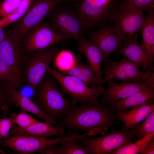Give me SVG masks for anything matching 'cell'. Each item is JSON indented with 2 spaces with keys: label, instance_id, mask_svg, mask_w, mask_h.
Wrapping results in <instances>:
<instances>
[{
  "label": "cell",
  "instance_id": "26",
  "mask_svg": "<svg viewBox=\"0 0 154 154\" xmlns=\"http://www.w3.org/2000/svg\"><path fill=\"white\" fill-rule=\"evenodd\" d=\"M61 144L62 146L58 148V154H90L85 146L76 138L69 139Z\"/></svg>",
  "mask_w": 154,
  "mask_h": 154
},
{
  "label": "cell",
  "instance_id": "4",
  "mask_svg": "<svg viewBox=\"0 0 154 154\" xmlns=\"http://www.w3.org/2000/svg\"><path fill=\"white\" fill-rule=\"evenodd\" d=\"M47 72L56 79L63 93L70 96L72 99V105L78 102L81 104L87 102L98 103V97L106 89L103 86L97 89L90 87L77 77L62 74L50 67Z\"/></svg>",
  "mask_w": 154,
  "mask_h": 154
},
{
  "label": "cell",
  "instance_id": "6",
  "mask_svg": "<svg viewBox=\"0 0 154 154\" xmlns=\"http://www.w3.org/2000/svg\"><path fill=\"white\" fill-rule=\"evenodd\" d=\"M61 1V0H33L24 15L10 25L14 37L21 42L25 34L43 21Z\"/></svg>",
  "mask_w": 154,
  "mask_h": 154
},
{
  "label": "cell",
  "instance_id": "13",
  "mask_svg": "<svg viewBox=\"0 0 154 154\" xmlns=\"http://www.w3.org/2000/svg\"><path fill=\"white\" fill-rule=\"evenodd\" d=\"M81 1L76 10L84 29L112 20L114 11L117 6L115 3L110 2L103 5L91 1Z\"/></svg>",
  "mask_w": 154,
  "mask_h": 154
},
{
  "label": "cell",
  "instance_id": "34",
  "mask_svg": "<svg viewBox=\"0 0 154 154\" xmlns=\"http://www.w3.org/2000/svg\"><path fill=\"white\" fill-rule=\"evenodd\" d=\"M140 154H154V137L151 139L145 145Z\"/></svg>",
  "mask_w": 154,
  "mask_h": 154
},
{
  "label": "cell",
  "instance_id": "18",
  "mask_svg": "<svg viewBox=\"0 0 154 154\" xmlns=\"http://www.w3.org/2000/svg\"><path fill=\"white\" fill-rule=\"evenodd\" d=\"M77 42L78 49L85 56L99 82L102 86L106 84L102 76V64L104 58L102 52L84 36Z\"/></svg>",
  "mask_w": 154,
  "mask_h": 154
},
{
  "label": "cell",
  "instance_id": "25",
  "mask_svg": "<svg viewBox=\"0 0 154 154\" xmlns=\"http://www.w3.org/2000/svg\"><path fill=\"white\" fill-rule=\"evenodd\" d=\"M154 137V132L150 133L137 142L124 145L110 152L109 154H135L142 150L147 143Z\"/></svg>",
  "mask_w": 154,
  "mask_h": 154
},
{
  "label": "cell",
  "instance_id": "11",
  "mask_svg": "<svg viewBox=\"0 0 154 154\" xmlns=\"http://www.w3.org/2000/svg\"><path fill=\"white\" fill-rule=\"evenodd\" d=\"M145 20L143 11L123 3L115 8L112 18L114 28L123 40L138 34Z\"/></svg>",
  "mask_w": 154,
  "mask_h": 154
},
{
  "label": "cell",
  "instance_id": "22",
  "mask_svg": "<svg viewBox=\"0 0 154 154\" xmlns=\"http://www.w3.org/2000/svg\"><path fill=\"white\" fill-rule=\"evenodd\" d=\"M147 10L144 23L141 30L142 41L140 46L147 53L151 61L154 62V8Z\"/></svg>",
  "mask_w": 154,
  "mask_h": 154
},
{
  "label": "cell",
  "instance_id": "16",
  "mask_svg": "<svg viewBox=\"0 0 154 154\" xmlns=\"http://www.w3.org/2000/svg\"><path fill=\"white\" fill-rule=\"evenodd\" d=\"M138 37L137 34L124 40L122 46L116 53L125 56L144 70L152 72L154 70L153 63L139 44Z\"/></svg>",
  "mask_w": 154,
  "mask_h": 154
},
{
  "label": "cell",
  "instance_id": "9",
  "mask_svg": "<svg viewBox=\"0 0 154 154\" xmlns=\"http://www.w3.org/2000/svg\"><path fill=\"white\" fill-rule=\"evenodd\" d=\"M71 38L55 31L48 22L43 21L30 30L21 42L23 52L47 48Z\"/></svg>",
  "mask_w": 154,
  "mask_h": 154
},
{
  "label": "cell",
  "instance_id": "19",
  "mask_svg": "<svg viewBox=\"0 0 154 154\" xmlns=\"http://www.w3.org/2000/svg\"><path fill=\"white\" fill-rule=\"evenodd\" d=\"M64 128L58 125L54 126L50 122H39L25 128H21L13 123L8 137L16 134H23L37 137L47 138L52 136L60 137L64 134Z\"/></svg>",
  "mask_w": 154,
  "mask_h": 154
},
{
  "label": "cell",
  "instance_id": "15",
  "mask_svg": "<svg viewBox=\"0 0 154 154\" xmlns=\"http://www.w3.org/2000/svg\"><path fill=\"white\" fill-rule=\"evenodd\" d=\"M87 39L101 50L104 58L116 53L122 46L124 40L111 26L102 27L93 32Z\"/></svg>",
  "mask_w": 154,
  "mask_h": 154
},
{
  "label": "cell",
  "instance_id": "10",
  "mask_svg": "<svg viewBox=\"0 0 154 154\" xmlns=\"http://www.w3.org/2000/svg\"><path fill=\"white\" fill-rule=\"evenodd\" d=\"M59 5L48 17V22L55 31L69 35L77 42L85 29L80 18L76 10L61 7Z\"/></svg>",
  "mask_w": 154,
  "mask_h": 154
},
{
  "label": "cell",
  "instance_id": "32",
  "mask_svg": "<svg viewBox=\"0 0 154 154\" xmlns=\"http://www.w3.org/2000/svg\"><path fill=\"white\" fill-rule=\"evenodd\" d=\"M13 123L10 117L8 118L3 117L0 118V139L7 138Z\"/></svg>",
  "mask_w": 154,
  "mask_h": 154
},
{
  "label": "cell",
  "instance_id": "14",
  "mask_svg": "<svg viewBox=\"0 0 154 154\" xmlns=\"http://www.w3.org/2000/svg\"><path fill=\"white\" fill-rule=\"evenodd\" d=\"M8 29L5 32L4 39L0 43V58L13 70L21 81L19 70L23 54L21 42L15 38L10 29Z\"/></svg>",
  "mask_w": 154,
  "mask_h": 154
},
{
  "label": "cell",
  "instance_id": "8",
  "mask_svg": "<svg viewBox=\"0 0 154 154\" xmlns=\"http://www.w3.org/2000/svg\"><path fill=\"white\" fill-rule=\"evenodd\" d=\"M112 130L111 133L101 137L86 136L76 139L85 146L90 154H109L115 149L131 143L136 134L135 127L127 129L123 126L120 130Z\"/></svg>",
  "mask_w": 154,
  "mask_h": 154
},
{
  "label": "cell",
  "instance_id": "7",
  "mask_svg": "<svg viewBox=\"0 0 154 154\" xmlns=\"http://www.w3.org/2000/svg\"><path fill=\"white\" fill-rule=\"evenodd\" d=\"M103 61L104 66L102 75L105 82L108 80L124 82L142 81L154 76L153 72L140 70L139 67L124 56L118 61L106 57Z\"/></svg>",
  "mask_w": 154,
  "mask_h": 154
},
{
  "label": "cell",
  "instance_id": "29",
  "mask_svg": "<svg viewBox=\"0 0 154 154\" xmlns=\"http://www.w3.org/2000/svg\"><path fill=\"white\" fill-rule=\"evenodd\" d=\"M26 112L21 109L18 114H12L10 117L13 123L17 124L20 127L25 128L40 122Z\"/></svg>",
  "mask_w": 154,
  "mask_h": 154
},
{
  "label": "cell",
  "instance_id": "27",
  "mask_svg": "<svg viewBox=\"0 0 154 154\" xmlns=\"http://www.w3.org/2000/svg\"><path fill=\"white\" fill-rule=\"evenodd\" d=\"M33 0H23L20 6L15 11L0 19V26L7 27L20 19L25 13Z\"/></svg>",
  "mask_w": 154,
  "mask_h": 154
},
{
  "label": "cell",
  "instance_id": "24",
  "mask_svg": "<svg viewBox=\"0 0 154 154\" xmlns=\"http://www.w3.org/2000/svg\"><path fill=\"white\" fill-rule=\"evenodd\" d=\"M0 84L9 85L18 90L25 86L13 70L0 58Z\"/></svg>",
  "mask_w": 154,
  "mask_h": 154
},
{
  "label": "cell",
  "instance_id": "35",
  "mask_svg": "<svg viewBox=\"0 0 154 154\" xmlns=\"http://www.w3.org/2000/svg\"><path fill=\"white\" fill-rule=\"evenodd\" d=\"M58 147L56 145L49 146L38 153L40 154H58Z\"/></svg>",
  "mask_w": 154,
  "mask_h": 154
},
{
  "label": "cell",
  "instance_id": "17",
  "mask_svg": "<svg viewBox=\"0 0 154 154\" xmlns=\"http://www.w3.org/2000/svg\"><path fill=\"white\" fill-rule=\"evenodd\" d=\"M6 88L8 96V102L16 107L36 115L45 121L50 122L52 125L57 124L56 120L52 116L41 111L29 98L23 95L19 90L7 85H3Z\"/></svg>",
  "mask_w": 154,
  "mask_h": 154
},
{
  "label": "cell",
  "instance_id": "33",
  "mask_svg": "<svg viewBox=\"0 0 154 154\" xmlns=\"http://www.w3.org/2000/svg\"><path fill=\"white\" fill-rule=\"evenodd\" d=\"M8 96L5 87L0 84V111H4V116H6L8 112Z\"/></svg>",
  "mask_w": 154,
  "mask_h": 154
},
{
  "label": "cell",
  "instance_id": "20",
  "mask_svg": "<svg viewBox=\"0 0 154 154\" xmlns=\"http://www.w3.org/2000/svg\"><path fill=\"white\" fill-rule=\"evenodd\" d=\"M154 90H153L136 92L121 100L112 102L109 106L116 112L123 113L130 108L142 104H154Z\"/></svg>",
  "mask_w": 154,
  "mask_h": 154
},
{
  "label": "cell",
  "instance_id": "5",
  "mask_svg": "<svg viewBox=\"0 0 154 154\" xmlns=\"http://www.w3.org/2000/svg\"><path fill=\"white\" fill-rule=\"evenodd\" d=\"M81 137L76 133L64 135L53 138H42L23 134H16L0 139V144L19 154L33 153L53 145L61 144L70 139Z\"/></svg>",
  "mask_w": 154,
  "mask_h": 154
},
{
  "label": "cell",
  "instance_id": "37",
  "mask_svg": "<svg viewBox=\"0 0 154 154\" xmlns=\"http://www.w3.org/2000/svg\"><path fill=\"white\" fill-rule=\"evenodd\" d=\"M5 33L3 28L0 26V43L4 39L5 37Z\"/></svg>",
  "mask_w": 154,
  "mask_h": 154
},
{
  "label": "cell",
  "instance_id": "30",
  "mask_svg": "<svg viewBox=\"0 0 154 154\" xmlns=\"http://www.w3.org/2000/svg\"><path fill=\"white\" fill-rule=\"evenodd\" d=\"M23 0H3L0 1V19L7 16L20 6Z\"/></svg>",
  "mask_w": 154,
  "mask_h": 154
},
{
  "label": "cell",
  "instance_id": "28",
  "mask_svg": "<svg viewBox=\"0 0 154 154\" xmlns=\"http://www.w3.org/2000/svg\"><path fill=\"white\" fill-rule=\"evenodd\" d=\"M140 124L135 127L136 134L135 136L138 140L148 133L154 132V111H152Z\"/></svg>",
  "mask_w": 154,
  "mask_h": 154
},
{
  "label": "cell",
  "instance_id": "3",
  "mask_svg": "<svg viewBox=\"0 0 154 154\" xmlns=\"http://www.w3.org/2000/svg\"><path fill=\"white\" fill-rule=\"evenodd\" d=\"M60 51L59 47L54 45L44 50L24 53L19 73L24 86L33 91Z\"/></svg>",
  "mask_w": 154,
  "mask_h": 154
},
{
  "label": "cell",
  "instance_id": "36",
  "mask_svg": "<svg viewBox=\"0 0 154 154\" xmlns=\"http://www.w3.org/2000/svg\"><path fill=\"white\" fill-rule=\"evenodd\" d=\"M89 0L96 2L101 5H106L109 3L111 0H73L74 1Z\"/></svg>",
  "mask_w": 154,
  "mask_h": 154
},
{
  "label": "cell",
  "instance_id": "2",
  "mask_svg": "<svg viewBox=\"0 0 154 154\" xmlns=\"http://www.w3.org/2000/svg\"><path fill=\"white\" fill-rule=\"evenodd\" d=\"M58 82L46 72L33 91V102L46 114L56 121L62 119L72 106L58 85Z\"/></svg>",
  "mask_w": 154,
  "mask_h": 154
},
{
  "label": "cell",
  "instance_id": "1",
  "mask_svg": "<svg viewBox=\"0 0 154 154\" xmlns=\"http://www.w3.org/2000/svg\"><path fill=\"white\" fill-rule=\"evenodd\" d=\"M118 120L116 112L107 104L87 102L72 105L57 124L69 130L104 135L108 128L113 129Z\"/></svg>",
  "mask_w": 154,
  "mask_h": 154
},
{
  "label": "cell",
  "instance_id": "21",
  "mask_svg": "<svg viewBox=\"0 0 154 154\" xmlns=\"http://www.w3.org/2000/svg\"><path fill=\"white\" fill-rule=\"evenodd\" d=\"M153 111L154 104L135 106L123 113H116L118 120L123 123V126L129 129L133 128L143 121Z\"/></svg>",
  "mask_w": 154,
  "mask_h": 154
},
{
  "label": "cell",
  "instance_id": "23",
  "mask_svg": "<svg viewBox=\"0 0 154 154\" xmlns=\"http://www.w3.org/2000/svg\"><path fill=\"white\" fill-rule=\"evenodd\" d=\"M61 73L66 75L76 76L86 85L94 89H97L103 86L99 82L94 71L88 64L74 62L69 68Z\"/></svg>",
  "mask_w": 154,
  "mask_h": 154
},
{
  "label": "cell",
  "instance_id": "38",
  "mask_svg": "<svg viewBox=\"0 0 154 154\" xmlns=\"http://www.w3.org/2000/svg\"><path fill=\"white\" fill-rule=\"evenodd\" d=\"M1 0H0V1Z\"/></svg>",
  "mask_w": 154,
  "mask_h": 154
},
{
  "label": "cell",
  "instance_id": "31",
  "mask_svg": "<svg viewBox=\"0 0 154 154\" xmlns=\"http://www.w3.org/2000/svg\"><path fill=\"white\" fill-rule=\"evenodd\" d=\"M122 3L142 11L153 9L154 7V0H125Z\"/></svg>",
  "mask_w": 154,
  "mask_h": 154
},
{
  "label": "cell",
  "instance_id": "12",
  "mask_svg": "<svg viewBox=\"0 0 154 154\" xmlns=\"http://www.w3.org/2000/svg\"><path fill=\"white\" fill-rule=\"evenodd\" d=\"M107 88L101 94L100 102L106 104L127 98L140 91L154 90V76L142 81L117 83L106 81Z\"/></svg>",
  "mask_w": 154,
  "mask_h": 154
}]
</instances>
